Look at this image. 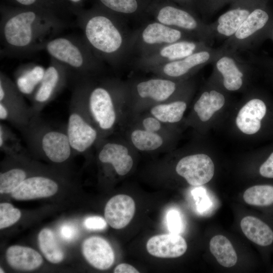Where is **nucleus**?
I'll list each match as a JSON object with an SVG mask.
<instances>
[{
  "label": "nucleus",
  "mask_w": 273,
  "mask_h": 273,
  "mask_svg": "<svg viewBox=\"0 0 273 273\" xmlns=\"http://www.w3.org/2000/svg\"><path fill=\"white\" fill-rule=\"evenodd\" d=\"M240 225L242 232L248 239L262 246L270 245L273 242V232L259 219L247 216L241 220Z\"/></svg>",
  "instance_id": "bb28decb"
},
{
  "label": "nucleus",
  "mask_w": 273,
  "mask_h": 273,
  "mask_svg": "<svg viewBox=\"0 0 273 273\" xmlns=\"http://www.w3.org/2000/svg\"><path fill=\"white\" fill-rule=\"evenodd\" d=\"M239 0H199L197 11L203 15L210 16L222 8L225 5L233 4Z\"/></svg>",
  "instance_id": "4c0bfd02"
},
{
  "label": "nucleus",
  "mask_w": 273,
  "mask_h": 273,
  "mask_svg": "<svg viewBox=\"0 0 273 273\" xmlns=\"http://www.w3.org/2000/svg\"><path fill=\"white\" fill-rule=\"evenodd\" d=\"M148 14L155 20L192 34L198 40L209 46L215 40L209 24L200 19L196 12L170 0H151Z\"/></svg>",
  "instance_id": "423d86ee"
},
{
  "label": "nucleus",
  "mask_w": 273,
  "mask_h": 273,
  "mask_svg": "<svg viewBox=\"0 0 273 273\" xmlns=\"http://www.w3.org/2000/svg\"><path fill=\"white\" fill-rule=\"evenodd\" d=\"M131 139L135 147L141 151L154 150L163 144V139L160 135L146 130L136 129L133 131Z\"/></svg>",
  "instance_id": "72a5a7b5"
},
{
  "label": "nucleus",
  "mask_w": 273,
  "mask_h": 273,
  "mask_svg": "<svg viewBox=\"0 0 273 273\" xmlns=\"http://www.w3.org/2000/svg\"><path fill=\"white\" fill-rule=\"evenodd\" d=\"M59 234L62 239L71 242L75 240L78 235L77 228L72 223H63L59 229Z\"/></svg>",
  "instance_id": "ea45409f"
},
{
  "label": "nucleus",
  "mask_w": 273,
  "mask_h": 273,
  "mask_svg": "<svg viewBox=\"0 0 273 273\" xmlns=\"http://www.w3.org/2000/svg\"><path fill=\"white\" fill-rule=\"evenodd\" d=\"M186 108V102L176 101L156 105L151 109V113L161 122L175 123L181 119Z\"/></svg>",
  "instance_id": "7c9ffc66"
},
{
  "label": "nucleus",
  "mask_w": 273,
  "mask_h": 273,
  "mask_svg": "<svg viewBox=\"0 0 273 273\" xmlns=\"http://www.w3.org/2000/svg\"><path fill=\"white\" fill-rule=\"evenodd\" d=\"M117 83L107 80L99 83L94 77L87 80L86 103L92 118L100 130L112 129L116 120L115 97L118 92Z\"/></svg>",
  "instance_id": "6e6552de"
},
{
  "label": "nucleus",
  "mask_w": 273,
  "mask_h": 273,
  "mask_svg": "<svg viewBox=\"0 0 273 273\" xmlns=\"http://www.w3.org/2000/svg\"><path fill=\"white\" fill-rule=\"evenodd\" d=\"M27 170L14 166L0 173L1 194L12 193L25 179L29 177Z\"/></svg>",
  "instance_id": "2f4dec72"
},
{
  "label": "nucleus",
  "mask_w": 273,
  "mask_h": 273,
  "mask_svg": "<svg viewBox=\"0 0 273 273\" xmlns=\"http://www.w3.org/2000/svg\"><path fill=\"white\" fill-rule=\"evenodd\" d=\"M261 0H239L226 11L209 24L214 39L224 40L231 37L251 13L260 6Z\"/></svg>",
  "instance_id": "ddd939ff"
},
{
  "label": "nucleus",
  "mask_w": 273,
  "mask_h": 273,
  "mask_svg": "<svg viewBox=\"0 0 273 273\" xmlns=\"http://www.w3.org/2000/svg\"><path fill=\"white\" fill-rule=\"evenodd\" d=\"M43 50L69 70L71 83L77 80L95 77L104 69L105 63L93 53L83 36L56 37L46 44Z\"/></svg>",
  "instance_id": "7ed1b4c3"
},
{
  "label": "nucleus",
  "mask_w": 273,
  "mask_h": 273,
  "mask_svg": "<svg viewBox=\"0 0 273 273\" xmlns=\"http://www.w3.org/2000/svg\"><path fill=\"white\" fill-rule=\"evenodd\" d=\"M76 15L82 36L100 60L114 68L127 62L132 56V32L127 22L98 7Z\"/></svg>",
  "instance_id": "f03ea898"
},
{
  "label": "nucleus",
  "mask_w": 273,
  "mask_h": 273,
  "mask_svg": "<svg viewBox=\"0 0 273 273\" xmlns=\"http://www.w3.org/2000/svg\"><path fill=\"white\" fill-rule=\"evenodd\" d=\"M115 273H139V271L133 266L127 263H121L114 269Z\"/></svg>",
  "instance_id": "49530a36"
},
{
  "label": "nucleus",
  "mask_w": 273,
  "mask_h": 273,
  "mask_svg": "<svg viewBox=\"0 0 273 273\" xmlns=\"http://www.w3.org/2000/svg\"><path fill=\"white\" fill-rule=\"evenodd\" d=\"M259 173L263 177L273 178V152L260 166Z\"/></svg>",
  "instance_id": "37998d69"
},
{
  "label": "nucleus",
  "mask_w": 273,
  "mask_h": 273,
  "mask_svg": "<svg viewBox=\"0 0 273 273\" xmlns=\"http://www.w3.org/2000/svg\"><path fill=\"white\" fill-rule=\"evenodd\" d=\"M33 116L31 106L27 104L14 81L1 71V120L10 123L21 131Z\"/></svg>",
  "instance_id": "1a4fd4ad"
},
{
  "label": "nucleus",
  "mask_w": 273,
  "mask_h": 273,
  "mask_svg": "<svg viewBox=\"0 0 273 273\" xmlns=\"http://www.w3.org/2000/svg\"><path fill=\"white\" fill-rule=\"evenodd\" d=\"M225 101L224 95L219 91L205 90L195 103L194 109L202 121H207L223 106Z\"/></svg>",
  "instance_id": "cd10ccee"
},
{
  "label": "nucleus",
  "mask_w": 273,
  "mask_h": 273,
  "mask_svg": "<svg viewBox=\"0 0 273 273\" xmlns=\"http://www.w3.org/2000/svg\"><path fill=\"white\" fill-rule=\"evenodd\" d=\"M99 161L111 164L119 175H124L131 170L133 160L125 146L113 142L103 144L98 153Z\"/></svg>",
  "instance_id": "5701e85b"
},
{
  "label": "nucleus",
  "mask_w": 273,
  "mask_h": 273,
  "mask_svg": "<svg viewBox=\"0 0 273 273\" xmlns=\"http://www.w3.org/2000/svg\"><path fill=\"white\" fill-rule=\"evenodd\" d=\"M134 88L135 93L142 99L162 102L175 93L177 83L168 78H154L135 83Z\"/></svg>",
  "instance_id": "4be33fe9"
},
{
  "label": "nucleus",
  "mask_w": 273,
  "mask_h": 273,
  "mask_svg": "<svg viewBox=\"0 0 273 273\" xmlns=\"http://www.w3.org/2000/svg\"><path fill=\"white\" fill-rule=\"evenodd\" d=\"M177 5L196 12L199 0H170Z\"/></svg>",
  "instance_id": "a18cd8bd"
},
{
  "label": "nucleus",
  "mask_w": 273,
  "mask_h": 273,
  "mask_svg": "<svg viewBox=\"0 0 273 273\" xmlns=\"http://www.w3.org/2000/svg\"><path fill=\"white\" fill-rule=\"evenodd\" d=\"M98 7L121 18L128 20H147L151 0H98Z\"/></svg>",
  "instance_id": "a211bd4d"
},
{
  "label": "nucleus",
  "mask_w": 273,
  "mask_h": 273,
  "mask_svg": "<svg viewBox=\"0 0 273 273\" xmlns=\"http://www.w3.org/2000/svg\"><path fill=\"white\" fill-rule=\"evenodd\" d=\"M88 78L71 83L72 90L66 130L74 153L86 152L96 142L98 137V130L92 123L93 120L86 103Z\"/></svg>",
  "instance_id": "39448f33"
},
{
  "label": "nucleus",
  "mask_w": 273,
  "mask_h": 273,
  "mask_svg": "<svg viewBox=\"0 0 273 273\" xmlns=\"http://www.w3.org/2000/svg\"><path fill=\"white\" fill-rule=\"evenodd\" d=\"M166 223L170 233L179 234L184 230V225L179 212L176 209H170L166 214Z\"/></svg>",
  "instance_id": "58836bf2"
},
{
  "label": "nucleus",
  "mask_w": 273,
  "mask_h": 273,
  "mask_svg": "<svg viewBox=\"0 0 273 273\" xmlns=\"http://www.w3.org/2000/svg\"><path fill=\"white\" fill-rule=\"evenodd\" d=\"M209 47L211 46L199 40H180L162 46L145 55L134 57L130 64H132L135 68L148 71Z\"/></svg>",
  "instance_id": "9b49d317"
},
{
  "label": "nucleus",
  "mask_w": 273,
  "mask_h": 273,
  "mask_svg": "<svg viewBox=\"0 0 273 273\" xmlns=\"http://www.w3.org/2000/svg\"><path fill=\"white\" fill-rule=\"evenodd\" d=\"M135 210V202L130 196L119 194L107 203L104 216L107 223L115 229L125 227L131 220Z\"/></svg>",
  "instance_id": "6ab92c4d"
},
{
  "label": "nucleus",
  "mask_w": 273,
  "mask_h": 273,
  "mask_svg": "<svg viewBox=\"0 0 273 273\" xmlns=\"http://www.w3.org/2000/svg\"><path fill=\"white\" fill-rule=\"evenodd\" d=\"M82 251L87 262L98 269H107L114 263L113 250L110 244L101 237L93 236L85 240Z\"/></svg>",
  "instance_id": "aec40b11"
},
{
  "label": "nucleus",
  "mask_w": 273,
  "mask_h": 273,
  "mask_svg": "<svg viewBox=\"0 0 273 273\" xmlns=\"http://www.w3.org/2000/svg\"><path fill=\"white\" fill-rule=\"evenodd\" d=\"M21 213L19 209L14 208L9 203L0 204V229H3L15 223L20 218Z\"/></svg>",
  "instance_id": "e433bc0d"
},
{
  "label": "nucleus",
  "mask_w": 273,
  "mask_h": 273,
  "mask_svg": "<svg viewBox=\"0 0 273 273\" xmlns=\"http://www.w3.org/2000/svg\"><path fill=\"white\" fill-rule=\"evenodd\" d=\"M211 253L222 266L232 267L237 261V253L231 242L222 235L214 236L209 243Z\"/></svg>",
  "instance_id": "c85d7f7f"
},
{
  "label": "nucleus",
  "mask_w": 273,
  "mask_h": 273,
  "mask_svg": "<svg viewBox=\"0 0 273 273\" xmlns=\"http://www.w3.org/2000/svg\"><path fill=\"white\" fill-rule=\"evenodd\" d=\"M71 77L68 68L56 60L51 58L43 78L30 99L34 115L41 111L71 83Z\"/></svg>",
  "instance_id": "9d476101"
},
{
  "label": "nucleus",
  "mask_w": 273,
  "mask_h": 273,
  "mask_svg": "<svg viewBox=\"0 0 273 273\" xmlns=\"http://www.w3.org/2000/svg\"><path fill=\"white\" fill-rule=\"evenodd\" d=\"M60 16L33 9H4L0 21L1 55L24 58L43 50L69 26Z\"/></svg>",
  "instance_id": "f257e3e1"
},
{
  "label": "nucleus",
  "mask_w": 273,
  "mask_h": 273,
  "mask_svg": "<svg viewBox=\"0 0 273 273\" xmlns=\"http://www.w3.org/2000/svg\"><path fill=\"white\" fill-rule=\"evenodd\" d=\"M84 226L89 230H104L107 225L106 219L99 216H89L85 219L83 222Z\"/></svg>",
  "instance_id": "a19ab883"
},
{
  "label": "nucleus",
  "mask_w": 273,
  "mask_h": 273,
  "mask_svg": "<svg viewBox=\"0 0 273 273\" xmlns=\"http://www.w3.org/2000/svg\"><path fill=\"white\" fill-rule=\"evenodd\" d=\"M9 264L21 270H32L42 263L41 256L35 250L27 247L14 245L8 248L6 254Z\"/></svg>",
  "instance_id": "a878e982"
},
{
  "label": "nucleus",
  "mask_w": 273,
  "mask_h": 273,
  "mask_svg": "<svg viewBox=\"0 0 273 273\" xmlns=\"http://www.w3.org/2000/svg\"><path fill=\"white\" fill-rule=\"evenodd\" d=\"M0 150L7 155L23 153L26 150L18 136L2 123H0Z\"/></svg>",
  "instance_id": "f704fd0d"
},
{
  "label": "nucleus",
  "mask_w": 273,
  "mask_h": 273,
  "mask_svg": "<svg viewBox=\"0 0 273 273\" xmlns=\"http://www.w3.org/2000/svg\"><path fill=\"white\" fill-rule=\"evenodd\" d=\"M0 270H1V271H0V272H1V273H2V272H3V273L4 272L3 269L2 268V267L0 268Z\"/></svg>",
  "instance_id": "09e8293b"
},
{
  "label": "nucleus",
  "mask_w": 273,
  "mask_h": 273,
  "mask_svg": "<svg viewBox=\"0 0 273 273\" xmlns=\"http://www.w3.org/2000/svg\"><path fill=\"white\" fill-rule=\"evenodd\" d=\"M38 242L41 252L48 261L53 263H58L63 260L64 253L51 230L48 228L42 229L38 234Z\"/></svg>",
  "instance_id": "c756f323"
},
{
  "label": "nucleus",
  "mask_w": 273,
  "mask_h": 273,
  "mask_svg": "<svg viewBox=\"0 0 273 273\" xmlns=\"http://www.w3.org/2000/svg\"><path fill=\"white\" fill-rule=\"evenodd\" d=\"M184 40H198L187 32L154 19L146 20L132 32L131 54L134 57L141 56L166 44Z\"/></svg>",
  "instance_id": "0eeeda50"
},
{
  "label": "nucleus",
  "mask_w": 273,
  "mask_h": 273,
  "mask_svg": "<svg viewBox=\"0 0 273 273\" xmlns=\"http://www.w3.org/2000/svg\"><path fill=\"white\" fill-rule=\"evenodd\" d=\"M221 51L220 48L209 47L181 59L150 69L151 71L170 79L186 76L208 64H211Z\"/></svg>",
  "instance_id": "2eb2a0df"
},
{
  "label": "nucleus",
  "mask_w": 273,
  "mask_h": 273,
  "mask_svg": "<svg viewBox=\"0 0 273 273\" xmlns=\"http://www.w3.org/2000/svg\"><path fill=\"white\" fill-rule=\"evenodd\" d=\"M269 19L267 12L259 6L251 13L236 32L223 41L220 47L237 53L250 50L261 32L267 26Z\"/></svg>",
  "instance_id": "f8f14e48"
},
{
  "label": "nucleus",
  "mask_w": 273,
  "mask_h": 273,
  "mask_svg": "<svg viewBox=\"0 0 273 273\" xmlns=\"http://www.w3.org/2000/svg\"><path fill=\"white\" fill-rule=\"evenodd\" d=\"M143 125L145 130L153 132L158 131L161 127L160 121L155 117L145 118L143 121Z\"/></svg>",
  "instance_id": "c03bdc74"
},
{
  "label": "nucleus",
  "mask_w": 273,
  "mask_h": 273,
  "mask_svg": "<svg viewBox=\"0 0 273 273\" xmlns=\"http://www.w3.org/2000/svg\"><path fill=\"white\" fill-rule=\"evenodd\" d=\"M57 182L51 177L34 175L25 179L12 193L17 200H29L46 198L55 194L58 190Z\"/></svg>",
  "instance_id": "f3484780"
},
{
  "label": "nucleus",
  "mask_w": 273,
  "mask_h": 273,
  "mask_svg": "<svg viewBox=\"0 0 273 273\" xmlns=\"http://www.w3.org/2000/svg\"><path fill=\"white\" fill-rule=\"evenodd\" d=\"M175 169L177 173L190 185L200 186L212 179L214 173V165L208 155L197 154L181 159Z\"/></svg>",
  "instance_id": "dca6fc26"
},
{
  "label": "nucleus",
  "mask_w": 273,
  "mask_h": 273,
  "mask_svg": "<svg viewBox=\"0 0 273 273\" xmlns=\"http://www.w3.org/2000/svg\"><path fill=\"white\" fill-rule=\"evenodd\" d=\"M245 202L251 205L264 206L273 204V186L256 185L247 189L244 194Z\"/></svg>",
  "instance_id": "473e14b6"
},
{
  "label": "nucleus",
  "mask_w": 273,
  "mask_h": 273,
  "mask_svg": "<svg viewBox=\"0 0 273 273\" xmlns=\"http://www.w3.org/2000/svg\"><path fill=\"white\" fill-rule=\"evenodd\" d=\"M19 8L36 9L59 16L57 13L58 0H13Z\"/></svg>",
  "instance_id": "c9c22d12"
},
{
  "label": "nucleus",
  "mask_w": 273,
  "mask_h": 273,
  "mask_svg": "<svg viewBox=\"0 0 273 273\" xmlns=\"http://www.w3.org/2000/svg\"><path fill=\"white\" fill-rule=\"evenodd\" d=\"M146 248L152 256L159 258H176L186 252L187 244L181 236L170 233L152 237L148 241Z\"/></svg>",
  "instance_id": "412c9836"
},
{
  "label": "nucleus",
  "mask_w": 273,
  "mask_h": 273,
  "mask_svg": "<svg viewBox=\"0 0 273 273\" xmlns=\"http://www.w3.org/2000/svg\"><path fill=\"white\" fill-rule=\"evenodd\" d=\"M204 190L202 188H197L192 191V195L196 200L197 210L204 211L209 207L210 202L207 197L204 195Z\"/></svg>",
  "instance_id": "79ce46f5"
},
{
  "label": "nucleus",
  "mask_w": 273,
  "mask_h": 273,
  "mask_svg": "<svg viewBox=\"0 0 273 273\" xmlns=\"http://www.w3.org/2000/svg\"><path fill=\"white\" fill-rule=\"evenodd\" d=\"M46 69L34 63L23 64L15 70L14 82L19 90L29 100L40 83Z\"/></svg>",
  "instance_id": "393cba45"
},
{
  "label": "nucleus",
  "mask_w": 273,
  "mask_h": 273,
  "mask_svg": "<svg viewBox=\"0 0 273 273\" xmlns=\"http://www.w3.org/2000/svg\"><path fill=\"white\" fill-rule=\"evenodd\" d=\"M59 1V0H58ZM61 0H59L60 1ZM67 2L73 5L74 7H79V5L81 4L83 0H65Z\"/></svg>",
  "instance_id": "de8ad7c7"
},
{
  "label": "nucleus",
  "mask_w": 273,
  "mask_h": 273,
  "mask_svg": "<svg viewBox=\"0 0 273 273\" xmlns=\"http://www.w3.org/2000/svg\"><path fill=\"white\" fill-rule=\"evenodd\" d=\"M20 132L27 150L55 164L67 161L74 153L66 127H56L42 119L40 115L33 116Z\"/></svg>",
  "instance_id": "20e7f679"
},
{
  "label": "nucleus",
  "mask_w": 273,
  "mask_h": 273,
  "mask_svg": "<svg viewBox=\"0 0 273 273\" xmlns=\"http://www.w3.org/2000/svg\"><path fill=\"white\" fill-rule=\"evenodd\" d=\"M212 62L215 72L221 77V84L229 91H237L242 87L245 72L249 62L241 58L237 52L223 49Z\"/></svg>",
  "instance_id": "4468645a"
},
{
  "label": "nucleus",
  "mask_w": 273,
  "mask_h": 273,
  "mask_svg": "<svg viewBox=\"0 0 273 273\" xmlns=\"http://www.w3.org/2000/svg\"><path fill=\"white\" fill-rule=\"evenodd\" d=\"M266 111L265 103L260 99H253L247 102L239 111L236 124L243 133L252 134L261 127V120Z\"/></svg>",
  "instance_id": "b1692460"
}]
</instances>
